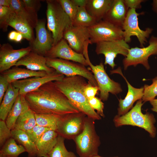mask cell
Listing matches in <instances>:
<instances>
[{"label": "cell", "instance_id": "6da1fadb", "mask_svg": "<svg viewBox=\"0 0 157 157\" xmlns=\"http://www.w3.org/2000/svg\"><path fill=\"white\" fill-rule=\"evenodd\" d=\"M24 97L30 108L35 113L63 115L80 112L56 87L54 81L46 83Z\"/></svg>", "mask_w": 157, "mask_h": 157}, {"label": "cell", "instance_id": "7a4b0ae2", "mask_svg": "<svg viewBox=\"0 0 157 157\" xmlns=\"http://www.w3.org/2000/svg\"><path fill=\"white\" fill-rule=\"evenodd\" d=\"M54 82L80 112L94 120L101 119V116L91 107L85 96L84 89L87 83L84 78L80 76H65L61 80Z\"/></svg>", "mask_w": 157, "mask_h": 157}, {"label": "cell", "instance_id": "3957f363", "mask_svg": "<svg viewBox=\"0 0 157 157\" xmlns=\"http://www.w3.org/2000/svg\"><path fill=\"white\" fill-rule=\"evenodd\" d=\"M142 102V99L138 100L130 111L122 116L116 115L113 121L117 127L128 125L142 128L149 133L151 137L154 138L156 133L154 125L156 120L152 114L142 113L141 108L144 103Z\"/></svg>", "mask_w": 157, "mask_h": 157}, {"label": "cell", "instance_id": "277c9868", "mask_svg": "<svg viewBox=\"0 0 157 157\" xmlns=\"http://www.w3.org/2000/svg\"><path fill=\"white\" fill-rule=\"evenodd\" d=\"M46 2L47 27L52 34L53 46L63 38L65 31L72 25V22L58 0H48Z\"/></svg>", "mask_w": 157, "mask_h": 157}, {"label": "cell", "instance_id": "5b68a950", "mask_svg": "<svg viewBox=\"0 0 157 157\" xmlns=\"http://www.w3.org/2000/svg\"><path fill=\"white\" fill-rule=\"evenodd\" d=\"M73 140L79 157L98 155L101 143L99 137L95 131L94 120L86 116L82 131Z\"/></svg>", "mask_w": 157, "mask_h": 157}, {"label": "cell", "instance_id": "8992f818", "mask_svg": "<svg viewBox=\"0 0 157 157\" xmlns=\"http://www.w3.org/2000/svg\"><path fill=\"white\" fill-rule=\"evenodd\" d=\"M83 54L96 81L100 91V98L101 100H107L109 93L116 95L122 92V90L120 84L111 79L106 72L102 62L96 65L91 63L88 55V48L84 49Z\"/></svg>", "mask_w": 157, "mask_h": 157}, {"label": "cell", "instance_id": "52a82bcc", "mask_svg": "<svg viewBox=\"0 0 157 157\" xmlns=\"http://www.w3.org/2000/svg\"><path fill=\"white\" fill-rule=\"evenodd\" d=\"M47 58V65L66 76H80L94 86L97 84L93 74L86 66L73 61L60 58Z\"/></svg>", "mask_w": 157, "mask_h": 157}, {"label": "cell", "instance_id": "ba28073f", "mask_svg": "<svg viewBox=\"0 0 157 157\" xmlns=\"http://www.w3.org/2000/svg\"><path fill=\"white\" fill-rule=\"evenodd\" d=\"M144 14V12L137 13L135 9H129L122 27L124 32V40L126 43L131 41L132 36L137 37L141 47H144V45L147 42V39L153 29L148 27L144 30L140 28L138 17Z\"/></svg>", "mask_w": 157, "mask_h": 157}, {"label": "cell", "instance_id": "9c48e42d", "mask_svg": "<svg viewBox=\"0 0 157 157\" xmlns=\"http://www.w3.org/2000/svg\"><path fill=\"white\" fill-rule=\"evenodd\" d=\"M148 45L146 47L130 48L127 56L123 60L124 69L133 65L135 67L141 64L147 69L150 68L148 59L152 55H157V37L152 35L149 39Z\"/></svg>", "mask_w": 157, "mask_h": 157}, {"label": "cell", "instance_id": "30bf717a", "mask_svg": "<svg viewBox=\"0 0 157 157\" xmlns=\"http://www.w3.org/2000/svg\"><path fill=\"white\" fill-rule=\"evenodd\" d=\"M86 116L81 112L62 115L58 121L56 131L65 139L73 140L82 131Z\"/></svg>", "mask_w": 157, "mask_h": 157}, {"label": "cell", "instance_id": "8fae6325", "mask_svg": "<svg viewBox=\"0 0 157 157\" xmlns=\"http://www.w3.org/2000/svg\"><path fill=\"white\" fill-rule=\"evenodd\" d=\"M88 28L91 44L102 41L124 39L122 28L103 19Z\"/></svg>", "mask_w": 157, "mask_h": 157}, {"label": "cell", "instance_id": "7c38bea8", "mask_svg": "<svg viewBox=\"0 0 157 157\" xmlns=\"http://www.w3.org/2000/svg\"><path fill=\"white\" fill-rule=\"evenodd\" d=\"M130 48L129 44L122 39L99 42L96 44L95 51L97 55L103 54L104 64L109 65L113 69L116 65L114 60L117 55L120 54L126 57Z\"/></svg>", "mask_w": 157, "mask_h": 157}, {"label": "cell", "instance_id": "4fadbf2b", "mask_svg": "<svg viewBox=\"0 0 157 157\" xmlns=\"http://www.w3.org/2000/svg\"><path fill=\"white\" fill-rule=\"evenodd\" d=\"M65 77L64 75L54 71L47 73L43 76H35L16 81L12 84L19 90V94L25 95L30 92L35 91L41 86L50 82L61 80Z\"/></svg>", "mask_w": 157, "mask_h": 157}, {"label": "cell", "instance_id": "5bb4252c", "mask_svg": "<svg viewBox=\"0 0 157 157\" xmlns=\"http://www.w3.org/2000/svg\"><path fill=\"white\" fill-rule=\"evenodd\" d=\"M36 38L30 42L31 51L45 57L53 46V39L51 33L46 27L45 21L38 20L35 27Z\"/></svg>", "mask_w": 157, "mask_h": 157}, {"label": "cell", "instance_id": "9a60e30c", "mask_svg": "<svg viewBox=\"0 0 157 157\" xmlns=\"http://www.w3.org/2000/svg\"><path fill=\"white\" fill-rule=\"evenodd\" d=\"M31 51V47L15 49L8 43L0 44V72L15 66L17 62Z\"/></svg>", "mask_w": 157, "mask_h": 157}, {"label": "cell", "instance_id": "2e32d148", "mask_svg": "<svg viewBox=\"0 0 157 157\" xmlns=\"http://www.w3.org/2000/svg\"><path fill=\"white\" fill-rule=\"evenodd\" d=\"M45 57L51 58H60L78 63L85 66H88L83 54L74 50L63 38L52 47Z\"/></svg>", "mask_w": 157, "mask_h": 157}, {"label": "cell", "instance_id": "e0dca14e", "mask_svg": "<svg viewBox=\"0 0 157 157\" xmlns=\"http://www.w3.org/2000/svg\"><path fill=\"white\" fill-rule=\"evenodd\" d=\"M63 38L74 50L82 54L85 44L90 40V35L88 27L72 25L65 31Z\"/></svg>", "mask_w": 157, "mask_h": 157}, {"label": "cell", "instance_id": "ac0fdd59", "mask_svg": "<svg viewBox=\"0 0 157 157\" xmlns=\"http://www.w3.org/2000/svg\"><path fill=\"white\" fill-rule=\"evenodd\" d=\"M111 74H118L121 75L126 82L128 91L124 99H118L119 104L117 109V115H123L128 112L133 106L134 103L137 100L142 99L143 95L144 88H136L132 86L123 75L120 67L110 71Z\"/></svg>", "mask_w": 157, "mask_h": 157}, {"label": "cell", "instance_id": "d6986e66", "mask_svg": "<svg viewBox=\"0 0 157 157\" xmlns=\"http://www.w3.org/2000/svg\"><path fill=\"white\" fill-rule=\"evenodd\" d=\"M46 62V57L31 51L20 59L15 66H24L31 70L43 71L48 73L55 70L53 68L48 67Z\"/></svg>", "mask_w": 157, "mask_h": 157}, {"label": "cell", "instance_id": "ffe728a7", "mask_svg": "<svg viewBox=\"0 0 157 157\" xmlns=\"http://www.w3.org/2000/svg\"><path fill=\"white\" fill-rule=\"evenodd\" d=\"M129 9L124 0H113L103 20L122 28Z\"/></svg>", "mask_w": 157, "mask_h": 157}, {"label": "cell", "instance_id": "44dd1931", "mask_svg": "<svg viewBox=\"0 0 157 157\" xmlns=\"http://www.w3.org/2000/svg\"><path fill=\"white\" fill-rule=\"evenodd\" d=\"M7 26H10L20 33L23 38L30 42L34 39L33 28L26 21L18 15L12 9L5 23Z\"/></svg>", "mask_w": 157, "mask_h": 157}, {"label": "cell", "instance_id": "7402d4cb", "mask_svg": "<svg viewBox=\"0 0 157 157\" xmlns=\"http://www.w3.org/2000/svg\"><path fill=\"white\" fill-rule=\"evenodd\" d=\"M47 73L45 71H34L14 66L1 74L9 83H12L17 81L30 77L43 76Z\"/></svg>", "mask_w": 157, "mask_h": 157}, {"label": "cell", "instance_id": "603a6c76", "mask_svg": "<svg viewBox=\"0 0 157 157\" xmlns=\"http://www.w3.org/2000/svg\"><path fill=\"white\" fill-rule=\"evenodd\" d=\"M58 134L54 130H49L42 135L36 144L37 157H48V154L55 146Z\"/></svg>", "mask_w": 157, "mask_h": 157}, {"label": "cell", "instance_id": "cb8c5ba5", "mask_svg": "<svg viewBox=\"0 0 157 157\" xmlns=\"http://www.w3.org/2000/svg\"><path fill=\"white\" fill-rule=\"evenodd\" d=\"M113 0H88L85 6L88 13L97 22L102 20Z\"/></svg>", "mask_w": 157, "mask_h": 157}, {"label": "cell", "instance_id": "d4e9b609", "mask_svg": "<svg viewBox=\"0 0 157 157\" xmlns=\"http://www.w3.org/2000/svg\"><path fill=\"white\" fill-rule=\"evenodd\" d=\"M10 7L33 28H35L38 21L37 13L28 8L23 0H12Z\"/></svg>", "mask_w": 157, "mask_h": 157}, {"label": "cell", "instance_id": "484cf974", "mask_svg": "<svg viewBox=\"0 0 157 157\" xmlns=\"http://www.w3.org/2000/svg\"><path fill=\"white\" fill-rule=\"evenodd\" d=\"M19 94V90L10 83L0 104V119L5 121Z\"/></svg>", "mask_w": 157, "mask_h": 157}, {"label": "cell", "instance_id": "4316f807", "mask_svg": "<svg viewBox=\"0 0 157 157\" xmlns=\"http://www.w3.org/2000/svg\"><path fill=\"white\" fill-rule=\"evenodd\" d=\"M29 108L24 95L19 94L5 121L8 127L11 130L16 121L22 113Z\"/></svg>", "mask_w": 157, "mask_h": 157}, {"label": "cell", "instance_id": "83f0119b", "mask_svg": "<svg viewBox=\"0 0 157 157\" xmlns=\"http://www.w3.org/2000/svg\"><path fill=\"white\" fill-rule=\"evenodd\" d=\"M12 137L25 148L28 153V157H36L37 151L36 145L32 141L27 133L24 131L13 129Z\"/></svg>", "mask_w": 157, "mask_h": 157}, {"label": "cell", "instance_id": "f1b7e54d", "mask_svg": "<svg viewBox=\"0 0 157 157\" xmlns=\"http://www.w3.org/2000/svg\"><path fill=\"white\" fill-rule=\"evenodd\" d=\"M36 125L35 113L29 108L23 112L18 118L13 129L27 132Z\"/></svg>", "mask_w": 157, "mask_h": 157}, {"label": "cell", "instance_id": "f546056e", "mask_svg": "<svg viewBox=\"0 0 157 157\" xmlns=\"http://www.w3.org/2000/svg\"><path fill=\"white\" fill-rule=\"evenodd\" d=\"M25 152L24 147L21 144H18L15 140L12 137L0 148V157H18Z\"/></svg>", "mask_w": 157, "mask_h": 157}, {"label": "cell", "instance_id": "4dcf8cb0", "mask_svg": "<svg viewBox=\"0 0 157 157\" xmlns=\"http://www.w3.org/2000/svg\"><path fill=\"white\" fill-rule=\"evenodd\" d=\"M62 115L35 113L36 124L56 131L57 123Z\"/></svg>", "mask_w": 157, "mask_h": 157}, {"label": "cell", "instance_id": "1f68e13d", "mask_svg": "<svg viewBox=\"0 0 157 157\" xmlns=\"http://www.w3.org/2000/svg\"><path fill=\"white\" fill-rule=\"evenodd\" d=\"M96 20L87 12L85 7H78L72 25L89 27L96 23Z\"/></svg>", "mask_w": 157, "mask_h": 157}, {"label": "cell", "instance_id": "d6a6232c", "mask_svg": "<svg viewBox=\"0 0 157 157\" xmlns=\"http://www.w3.org/2000/svg\"><path fill=\"white\" fill-rule=\"evenodd\" d=\"M65 139L58 135L57 143L48 154V157H77L74 153L67 150L64 143Z\"/></svg>", "mask_w": 157, "mask_h": 157}, {"label": "cell", "instance_id": "836d02e7", "mask_svg": "<svg viewBox=\"0 0 157 157\" xmlns=\"http://www.w3.org/2000/svg\"><path fill=\"white\" fill-rule=\"evenodd\" d=\"M152 83L148 85L145 84L144 86L143 95L142 100L143 103L155 99L157 96V79H152Z\"/></svg>", "mask_w": 157, "mask_h": 157}, {"label": "cell", "instance_id": "e575fe53", "mask_svg": "<svg viewBox=\"0 0 157 157\" xmlns=\"http://www.w3.org/2000/svg\"><path fill=\"white\" fill-rule=\"evenodd\" d=\"M63 10L72 23L76 15L78 8L72 0H58Z\"/></svg>", "mask_w": 157, "mask_h": 157}, {"label": "cell", "instance_id": "d590c367", "mask_svg": "<svg viewBox=\"0 0 157 157\" xmlns=\"http://www.w3.org/2000/svg\"><path fill=\"white\" fill-rule=\"evenodd\" d=\"M51 130L36 124L30 130L26 132L32 141L36 145L38 141L47 131Z\"/></svg>", "mask_w": 157, "mask_h": 157}, {"label": "cell", "instance_id": "8d00e7d4", "mask_svg": "<svg viewBox=\"0 0 157 157\" xmlns=\"http://www.w3.org/2000/svg\"><path fill=\"white\" fill-rule=\"evenodd\" d=\"M11 130L7 126L5 121L0 120V147L1 148L6 141L12 138Z\"/></svg>", "mask_w": 157, "mask_h": 157}, {"label": "cell", "instance_id": "74e56055", "mask_svg": "<svg viewBox=\"0 0 157 157\" xmlns=\"http://www.w3.org/2000/svg\"><path fill=\"white\" fill-rule=\"evenodd\" d=\"M12 9L10 8L0 5V27L4 31H6L7 27L5 24L6 21Z\"/></svg>", "mask_w": 157, "mask_h": 157}, {"label": "cell", "instance_id": "f35d334b", "mask_svg": "<svg viewBox=\"0 0 157 157\" xmlns=\"http://www.w3.org/2000/svg\"><path fill=\"white\" fill-rule=\"evenodd\" d=\"M88 100L92 108L94 110H96L97 113L100 116L104 117H105L103 113L104 104L100 98L95 97Z\"/></svg>", "mask_w": 157, "mask_h": 157}, {"label": "cell", "instance_id": "ab89813d", "mask_svg": "<svg viewBox=\"0 0 157 157\" xmlns=\"http://www.w3.org/2000/svg\"><path fill=\"white\" fill-rule=\"evenodd\" d=\"M98 90H99L98 86H93L88 81L84 89L85 94L88 99L95 97Z\"/></svg>", "mask_w": 157, "mask_h": 157}, {"label": "cell", "instance_id": "60d3db41", "mask_svg": "<svg viewBox=\"0 0 157 157\" xmlns=\"http://www.w3.org/2000/svg\"><path fill=\"white\" fill-rule=\"evenodd\" d=\"M9 83L1 74L0 75V104L7 90Z\"/></svg>", "mask_w": 157, "mask_h": 157}, {"label": "cell", "instance_id": "b9f144b4", "mask_svg": "<svg viewBox=\"0 0 157 157\" xmlns=\"http://www.w3.org/2000/svg\"><path fill=\"white\" fill-rule=\"evenodd\" d=\"M25 6L33 12L37 13L41 7V3L38 0H23Z\"/></svg>", "mask_w": 157, "mask_h": 157}, {"label": "cell", "instance_id": "7bdbcfd3", "mask_svg": "<svg viewBox=\"0 0 157 157\" xmlns=\"http://www.w3.org/2000/svg\"><path fill=\"white\" fill-rule=\"evenodd\" d=\"M144 0H124V1L129 9H140L141 8V3Z\"/></svg>", "mask_w": 157, "mask_h": 157}, {"label": "cell", "instance_id": "ee69618b", "mask_svg": "<svg viewBox=\"0 0 157 157\" xmlns=\"http://www.w3.org/2000/svg\"><path fill=\"white\" fill-rule=\"evenodd\" d=\"M8 38L10 40L17 42H20L24 38L22 35L16 31L10 32L8 35Z\"/></svg>", "mask_w": 157, "mask_h": 157}, {"label": "cell", "instance_id": "f6af8a7d", "mask_svg": "<svg viewBox=\"0 0 157 157\" xmlns=\"http://www.w3.org/2000/svg\"><path fill=\"white\" fill-rule=\"evenodd\" d=\"M73 3L78 7H85L88 0H72Z\"/></svg>", "mask_w": 157, "mask_h": 157}, {"label": "cell", "instance_id": "bcb514c9", "mask_svg": "<svg viewBox=\"0 0 157 157\" xmlns=\"http://www.w3.org/2000/svg\"><path fill=\"white\" fill-rule=\"evenodd\" d=\"M149 101L152 106L151 110L157 113V99H154Z\"/></svg>", "mask_w": 157, "mask_h": 157}, {"label": "cell", "instance_id": "7dc6e473", "mask_svg": "<svg viewBox=\"0 0 157 157\" xmlns=\"http://www.w3.org/2000/svg\"><path fill=\"white\" fill-rule=\"evenodd\" d=\"M12 0H0V5L10 7Z\"/></svg>", "mask_w": 157, "mask_h": 157}, {"label": "cell", "instance_id": "c3c4849f", "mask_svg": "<svg viewBox=\"0 0 157 157\" xmlns=\"http://www.w3.org/2000/svg\"><path fill=\"white\" fill-rule=\"evenodd\" d=\"M151 5L153 10L157 14V0H153Z\"/></svg>", "mask_w": 157, "mask_h": 157}, {"label": "cell", "instance_id": "681fc988", "mask_svg": "<svg viewBox=\"0 0 157 157\" xmlns=\"http://www.w3.org/2000/svg\"><path fill=\"white\" fill-rule=\"evenodd\" d=\"M103 157L99 156V155H96V156H92L91 157Z\"/></svg>", "mask_w": 157, "mask_h": 157}, {"label": "cell", "instance_id": "f907efd6", "mask_svg": "<svg viewBox=\"0 0 157 157\" xmlns=\"http://www.w3.org/2000/svg\"><path fill=\"white\" fill-rule=\"evenodd\" d=\"M154 78L156 79H157V76H156L155 78Z\"/></svg>", "mask_w": 157, "mask_h": 157}, {"label": "cell", "instance_id": "816d5d0a", "mask_svg": "<svg viewBox=\"0 0 157 157\" xmlns=\"http://www.w3.org/2000/svg\"></svg>", "mask_w": 157, "mask_h": 157}, {"label": "cell", "instance_id": "f5cc1de1", "mask_svg": "<svg viewBox=\"0 0 157 157\" xmlns=\"http://www.w3.org/2000/svg\"></svg>", "mask_w": 157, "mask_h": 157}]
</instances>
